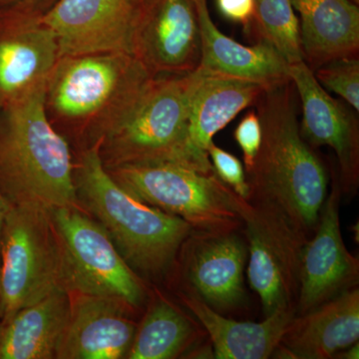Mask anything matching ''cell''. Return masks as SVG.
<instances>
[{
	"label": "cell",
	"instance_id": "cell-15",
	"mask_svg": "<svg viewBox=\"0 0 359 359\" xmlns=\"http://www.w3.org/2000/svg\"><path fill=\"white\" fill-rule=\"evenodd\" d=\"M131 309L115 297L75 294L56 358H126L137 330Z\"/></svg>",
	"mask_w": 359,
	"mask_h": 359
},
{
	"label": "cell",
	"instance_id": "cell-14",
	"mask_svg": "<svg viewBox=\"0 0 359 359\" xmlns=\"http://www.w3.org/2000/svg\"><path fill=\"white\" fill-rule=\"evenodd\" d=\"M59 59L41 16L0 11V109L46 84Z\"/></svg>",
	"mask_w": 359,
	"mask_h": 359
},
{
	"label": "cell",
	"instance_id": "cell-26",
	"mask_svg": "<svg viewBox=\"0 0 359 359\" xmlns=\"http://www.w3.org/2000/svg\"><path fill=\"white\" fill-rule=\"evenodd\" d=\"M212 168L218 175L219 180L230 187L238 196L245 200H249L250 185L244 171L242 163L236 156L226 152L214 143L210 144L207 149Z\"/></svg>",
	"mask_w": 359,
	"mask_h": 359
},
{
	"label": "cell",
	"instance_id": "cell-12",
	"mask_svg": "<svg viewBox=\"0 0 359 359\" xmlns=\"http://www.w3.org/2000/svg\"><path fill=\"white\" fill-rule=\"evenodd\" d=\"M341 190L334 182L316 224V235L302 249L297 306L299 314L353 289L359 276L358 257L344 245L339 221Z\"/></svg>",
	"mask_w": 359,
	"mask_h": 359
},
{
	"label": "cell",
	"instance_id": "cell-29",
	"mask_svg": "<svg viewBox=\"0 0 359 359\" xmlns=\"http://www.w3.org/2000/svg\"><path fill=\"white\" fill-rule=\"evenodd\" d=\"M57 0H0V11L42 16Z\"/></svg>",
	"mask_w": 359,
	"mask_h": 359
},
{
	"label": "cell",
	"instance_id": "cell-23",
	"mask_svg": "<svg viewBox=\"0 0 359 359\" xmlns=\"http://www.w3.org/2000/svg\"><path fill=\"white\" fill-rule=\"evenodd\" d=\"M192 323L165 301L156 302L135 334L126 358L130 359L175 358L195 339Z\"/></svg>",
	"mask_w": 359,
	"mask_h": 359
},
{
	"label": "cell",
	"instance_id": "cell-1",
	"mask_svg": "<svg viewBox=\"0 0 359 359\" xmlns=\"http://www.w3.org/2000/svg\"><path fill=\"white\" fill-rule=\"evenodd\" d=\"M295 92L289 81L266 89L257 99L262 144L248 173V201L273 208L306 236L318 224L327 177L302 136Z\"/></svg>",
	"mask_w": 359,
	"mask_h": 359
},
{
	"label": "cell",
	"instance_id": "cell-33",
	"mask_svg": "<svg viewBox=\"0 0 359 359\" xmlns=\"http://www.w3.org/2000/svg\"><path fill=\"white\" fill-rule=\"evenodd\" d=\"M140 1L144 2L146 1V0H140Z\"/></svg>",
	"mask_w": 359,
	"mask_h": 359
},
{
	"label": "cell",
	"instance_id": "cell-16",
	"mask_svg": "<svg viewBox=\"0 0 359 359\" xmlns=\"http://www.w3.org/2000/svg\"><path fill=\"white\" fill-rule=\"evenodd\" d=\"M359 339V290L349 289L308 313L294 316L273 355L327 359Z\"/></svg>",
	"mask_w": 359,
	"mask_h": 359
},
{
	"label": "cell",
	"instance_id": "cell-25",
	"mask_svg": "<svg viewBox=\"0 0 359 359\" xmlns=\"http://www.w3.org/2000/svg\"><path fill=\"white\" fill-rule=\"evenodd\" d=\"M321 86L346 100L356 113L359 112L358 56L328 61L313 71Z\"/></svg>",
	"mask_w": 359,
	"mask_h": 359
},
{
	"label": "cell",
	"instance_id": "cell-4",
	"mask_svg": "<svg viewBox=\"0 0 359 359\" xmlns=\"http://www.w3.org/2000/svg\"><path fill=\"white\" fill-rule=\"evenodd\" d=\"M196 75L194 70L151 78L99 139L106 167L167 162L215 172L209 155L193 143L189 130Z\"/></svg>",
	"mask_w": 359,
	"mask_h": 359
},
{
	"label": "cell",
	"instance_id": "cell-17",
	"mask_svg": "<svg viewBox=\"0 0 359 359\" xmlns=\"http://www.w3.org/2000/svg\"><path fill=\"white\" fill-rule=\"evenodd\" d=\"M197 1L201 29L199 67L208 72L278 86L290 81L289 63L266 40L245 46L224 35L210 15L208 0Z\"/></svg>",
	"mask_w": 359,
	"mask_h": 359
},
{
	"label": "cell",
	"instance_id": "cell-21",
	"mask_svg": "<svg viewBox=\"0 0 359 359\" xmlns=\"http://www.w3.org/2000/svg\"><path fill=\"white\" fill-rule=\"evenodd\" d=\"M70 311L69 292L57 290L0 321V359L56 358Z\"/></svg>",
	"mask_w": 359,
	"mask_h": 359
},
{
	"label": "cell",
	"instance_id": "cell-22",
	"mask_svg": "<svg viewBox=\"0 0 359 359\" xmlns=\"http://www.w3.org/2000/svg\"><path fill=\"white\" fill-rule=\"evenodd\" d=\"M191 95L189 130L193 143L207 152L215 135L238 114L256 104L268 87L250 80L196 69Z\"/></svg>",
	"mask_w": 359,
	"mask_h": 359
},
{
	"label": "cell",
	"instance_id": "cell-2",
	"mask_svg": "<svg viewBox=\"0 0 359 359\" xmlns=\"http://www.w3.org/2000/svg\"><path fill=\"white\" fill-rule=\"evenodd\" d=\"M45 89L0 109V191L11 205L78 207L69 145L47 115Z\"/></svg>",
	"mask_w": 359,
	"mask_h": 359
},
{
	"label": "cell",
	"instance_id": "cell-32",
	"mask_svg": "<svg viewBox=\"0 0 359 359\" xmlns=\"http://www.w3.org/2000/svg\"><path fill=\"white\" fill-rule=\"evenodd\" d=\"M351 1H353L354 4H358L359 0H351Z\"/></svg>",
	"mask_w": 359,
	"mask_h": 359
},
{
	"label": "cell",
	"instance_id": "cell-9",
	"mask_svg": "<svg viewBox=\"0 0 359 359\" xmlns=\"http://www.w3.org/2000/svg\"><path fill=\"white\" fill-rule=\"evenodd\" d=\"M238 210L249 242L248 278L264 314L294 306L306 236L269 205L242 199Z\"/></svg>",
	"mask_w": 359,
	"mask_h": 359
},
{
	"label": "cell",
	"instance_id": "cell-24",
	"mask_svg": "<svg viewBox=\"0 0 359 359\" xmlns=\"http://www.w3.org/2000/svg\"><path fill=\"white\" fill-rule=\"evenodd\" d=\"M248 32L273 45L290 65L304 61L299 20L290 0H256Z\"/></svg>",
	"mask_w": 359,
	"mask_h": 359
},
{
	"label": "cell",
	"instance_id": "cell-20",
	"mask_svg": "<svg viewBox=\"0 0 359 359\" xmlns=\"http://www.w3.org/2000/svg\"><path fill=\"white\" fill-rule=\"evenodd\" d=\"M194 248L187 264L198 297L214 309L238 306L245 297L244 269L248 248L236 233L210 235Z\"/></svg>",
	"mask_w": 359,
	"mask_h": 359
},
{
	"label": "cell",
	"instance_id": "cell-3",
	"mask_svg": "<svg viewBox=\"0 0 359 359\" xmlns=\"http://www.w3.org/2000/svg\"><path fill=\"white\" fill-rule=\"evenodd\" d=\"M74 180L78 200L81 198L129 266L149 278L164 275L190 235V224L119 185L106 169L99 139L80 155Z\"/></svg>",
	"mask_w": 359,
	"mask_h": 359
},
{
	"label": "cell",
	"instance_id": "cell-11",
	"mask_svg": "<svg viewBox=\"0 0 359 359\" xmlns=\"http://www.w3.org/2000/svg\"><path fill=\"white\" fill-rule=\"evenodd\" d=\"M133 53L151 74H184L201 61L196 0H146L135 30Z\"/></svg>",
	"mask_w": 359,
	"mask_h": 359
},
{
	"label": "cell",
	"instance_id": "cell-7",
	"mask_svg": "<svg viewBox=\"0 0 359 359\" xmlns=\"http://www.w3.org/2000/svg\"><path fill=\"white\" fill-rule=\"evenodd\" d=\"M57 290L65 289L50 212L11 205L0 238V321Z\"/></svg>",
	"mask_w": 359,
	"mask_h": 359
},
{
	"label": "cell",
	"instance_id": "cell-28",
	"mask_svg": "<svg viewBox=\"0 0 359 359\" xmlns=\"http://www.w3.org/2000/svg\"><path fill=\"white\" fill-rule=\"evenodd\" d=\"M219 11L226 20L241 23L249 30L254 20L256 0H216Z\"/></svg>",
	"mask_w": 359,
	"mask_h": 359
},
{
	"label": "cell",
	"instance_id": "cell-30",
	"mask_svg": "<svg viewBox=\"0 0 359 359\" xmlns=\"http://www.w3.org/2000/svg\"><path fill=\"white\" fill-rule=\"evenodd\" d=\"M334 358L340 359H358L359 358V344L358 341L349 347H347L344 351H339V353L335 354Z\"/></svg>",
	"mask_w": 359,
	"mask_h": 359
},
{
	"label": "cell",
	"instance_id": "cell-5",
	"mask_svg": "<svg viewBox=\"0 0 359 359\" xmlns=\"http://www.w3.org/2000/svg\"><path fill=\"white\" fill-rule=\"evenodd\" d=\"M152 77L134 54L125 52L60 57L47 80V115L98 140Z\"/></svg>",
	"mask_w": 359,
	"mask_h": 359
},
{
	"label": "cell",
	"instance_id": "cell-6",
	"mask_svg": "<svg viewBox=\"0 0 359 359\" xmlns=\"http://www.w3.org/2000/svg\"><path fill=\"white\" fill-rule=\"evenodd\" d=\"M111 176L146 204L179 217L202 233H233L243 219L237 194L216 172L205 173L176 163L106 167Z\"/></svg>",
	"mask_w": 359,
	"mask_h": 359
},
{
	"label": "cell",
	"instance_id": "cell-31",
	"mask_svg": "<svg viewBox=\"0 0 359 359\" xmlns=\"http://www.w3.org/2000/svg\"><path fill=\"white\" fill-rule=\"evenodd\" d=\"M11 205V203L7 201L0 191V238H1L2 228H4V221H6V215Z\"/></svg>",
	"mask_w": 359,
	"mask_h": 359
},
{
	"label": "cell",
	"instance_id": "cell-8",
	"mask_svg": "<svg viewBox=\"0 0 359 359\" xmlns=\"http://www.w3.org/2000/svg\"><path fill=\"white\" fill-rule=\"evenodd\" d=\"M49 212L60 250L65 289L69 294L115 297L138 308L145 297L143 283L103 226L78 207Z\"/></svg>",
	"mask_w": 359,
	"mask_h": 359
},
{
	"label": "cell",
	"instance_id": "cell-27",
	"mask_svg": "<svg viewBox=\"0 0 359 359\" xmlns=\"http://www.w3.org/2000/svg\"><path fill=\"white\" fill-rule=\"evenodd\" d=\"M233 135L244 154L245 171L250 173L262 144V124L257 113H248L238 123Z\"/></svg>",
	"mask_w": 359,
	"mask_h": 359
},
{
	"label": "cell",
	"instance_id": "cell-10",
	"mask_svg": "<svg viewBox=\"0 0 359 359\" xmlns=\"http://www.w3.org/2000/svg\"><path fill=\"white\" fill-rule=\"evenodd\" d=\"M145 2V1H144ZM140 0H57L41 16L57 41L60 57L133 53Z\"/></svg>",
	"mask_w": 359,
	"mask_h": 359
},
{
	"label": "cell",
	"instance_id": "cell-19",
	"mask_svg": "<svg viewBox=\"0 0 359 359\" xmlns=\"http://www.w3.org/2000/svg\"><path fill=\"white\" fill-rule=\"evenodd\" d=\"M301 16L304 62L314 71L328 61L358 56L359 9L351 0H290Z\"/></svg>",
	"mask_w": 359,
	"mask_h": 359
},
{
	"label": "cell",
	"instance_id": "cell-13",
	"mask_svg": "<svg viewBox=\"0 0 359 359\" xmlns=\"http://www.w3.org/2000/svg\"><path fill=\"white\" fill-rule=\"evenodd\" d=\"M290 81L302 102V136L313 146H328L337 154L341 192H355L359 183V128L355 116L332 98L304 61L289 66Z\"/></svg>",
	"mask_w": 359,
	"mask_h": 359
},
{
	"label": "cell",
	"instance_id": "cell-18",
	"mask_svg": "<svg viewBox=\"0 0 359 359\" xmlns=\"http://www.w3.org/2000/svg\"><path fill=\"white\" fill-rule=\"evenodd\" d=\"M182 299L207 330L218 359L271 358L297 313L295 306H290L266 316L262 323H249L224 318L198 295L183 294Z\"/></svg>",
	"mask_w": 359,
	"mask_h": 359
}]
</instances>
